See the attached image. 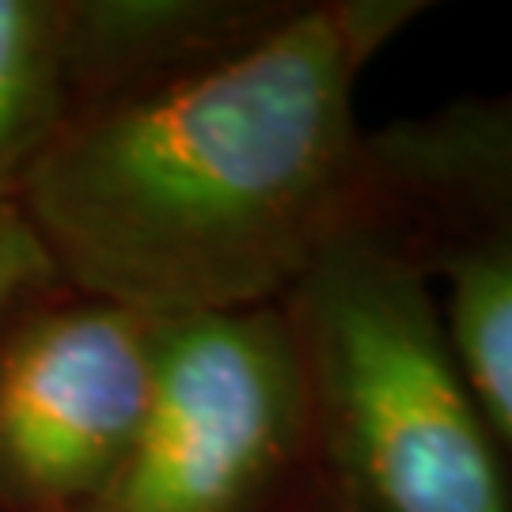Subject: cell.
Segmentation results:
<instances>
[{"label": "cell", "instance_id": "obj_1", "mask_svg": "<svg viewBox=\"0 0 512 512\" xmlns=\"http://www.w3.org/2000/svg\"><path fill=\"white\" fill-rule=\"evenodd\" d=\"M425 0L285 4L217 57L114 88L27 164L23 217L95 300L148 319L281 304L361 220L353 95Z\"/></svg>", "mask_w": 512, "mask_h": 512}, {"label": "cell", "instance_id": "obj_2", "mask_svg": "<svg viewBox=\"0 0 512 512\" xmlns=\"http://www.w3.org/2000/svg\"><path fill=\"white\" fill-rule=\"evenodd\" d=\"M293 330L308 471L342 512H512L501 444L437 293L357 220L281 300Z\"/></svg>", "mask_w": 512, "mask_h": 512}, {"label": "cell", "instance_id": "obj_3", "mask_svg": "<svg viewBox=\"0 0 512 512\" xmlns=\"http://www.w3.org/2000/svg\"><path fill=\"white\" fill-rule=\"evenodd\" d=\"M308 418L281 304L164 319L137 437L84 512H281Z\"/></svg>", "mask_w": 512, "mask_h": 512}, {"label": "cell", "instance_id": "obj_4", "mask_svg": "<svg viewBox=\"0 0 512 512\" xmlns=\"http://www.w3.org/2000/svg\"><path fill=\"white\" fill-rule=\"evenodd\" d=\"M361 220L440 293L459 365L512 452V84L365 129Z\"/></svg>", "mask_w": 512, "mask_h": 512}, {"label": "cell", "instance_id": "obj_5", "mask_svg": "<svg viewBox=\"0 0 512 512\" xmlns=\"http://www.w3.org/2000/svg\"><path fill=\"white\" fill-rule=\"evenodd\" d=\"M160 319L88 300L38 315L0 353V486L88 505L145 418Z\"/></svg>", "mask_w": 512, "mask_h": 512}, {"label": "cell", "instance_id": "obj_6", "mask_svg": "<svg viewBox=\"0 0 512 512\" xmlns=\"http://www.w3.org/2000/svg\"><path fill=\"white\" fill-rule=\"evenodd\" d=\"M65 8L0 0V198H12L35 152L61 122Z\"/></svg>", "mask_w": 512, "mask_h": 512}, {"label": "cell", "instance_id": "obj_7", "mask_svg": "<svg viewBox=\"0 0 512 512\" xmlns=\"http://www.w3.org/2000/svg\"><path fill=\"white\" fill-rule=\"evenodd\" d=\"M54 270L46 247L38 243L31 220L23 217L19 202L0 198V315L27 285Z\"/></svg>", "mask_w": 512, "mask_h": 512}, {"label": "cell", "instance_id": "obj_8", "mask_svg": "<svg viewBox=\"0 0 512 512\" xmlns=\"http://www.w3.org/2000/svg\"><path fill=\"white\" fill-rule=\"evenodd\" d=\"M281 512H342V509H338V505H334V501L315 486V478H311V471H308V482L289 497V505H285Z\"/></svg>", "mask_w": 512, "mask_h": 512}]
</instances>
